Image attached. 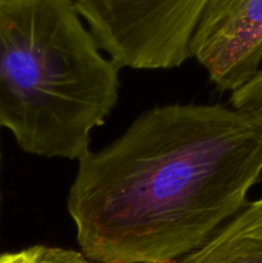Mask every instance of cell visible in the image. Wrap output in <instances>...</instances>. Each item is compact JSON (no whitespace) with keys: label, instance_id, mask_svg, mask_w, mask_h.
<instances>
[{"label":"cell","instance_id":"cell-1","mask_svg":"<svg viewBox=\"0 0 262 263\" xmlns=\"http://www.w3.org/2000/svg\"><path fill=\"white\" fill-rule=\"evenodd\" d=\"M261 175L262 131L248 118L163 105L80 159L68 212L89 261L175 263L246 207Z\"/></svg>","mask_w":262,"mask_h":263},{"label":"cell","instance_id":"cell-2","mask_svg":"<svg viewBox=\"0 0 262 263\" xmlns=\"http://www.w3.org/2000/svg\"><path fill=\"white\" fill-rule=\"evenodd\" d=\"M74 0H0V127L25 152L80 161L118 99Z\"/></svg>","mask_w":262,"mask_h":263},{"label":"cell","instance_id":"cell-3","mask_svg":"<svg viewBox=\"0 0 262 263\" xmlns=\"http://www.w3.org/2000/svg\"><path fill=\"white\" fill-rule=\"evenodd\" d=\"M208 0H74L118 67L169 69L190 58V41Z\"/></svg>","mask_w":262,"mask_h":263},{"label":"cell","instance_id":"cell-4","mask_svg":"<svg viewBox=\"0 0 262 263\" xmlns=\"http://www.w3.org/2000/svg\"><path fill=\"white\" fill-rule=\"evenodd\" d=\"M194 57L223 91H235L262 61V0H208L190 41Z\"/></svg>","mask_w":262,"mask_h":263},{"label":"cell","instance_id":"cell-5","mask_svg":"<svg viewBox=\"0 0 262 263\" xmlns=\"http://www.w3.org/2000/svg\"><path fill=\"white\" fill-rule=\"evenodd\" d=\"M175 263H262V198L247 204L204 246Z\"/></svg>","mask_w":262,"mask_h":263},{"label":"cell","instance_id":"cell-6","mask_svg":"<svg viewBox=\"0 0 262 263\" xmlns=\"http://www.w3.org/2000/svg\"><path fill=\"white\" fill-rule=\"evenodd\" d=\"M231 108L248 118L262 131V71L231 92Z\"/></svg>","mask_w":262,"mask_h":263},{"label":"cell","instance_id":"cell-7","mask_svg":"<svg viewBox=\"0 0 262 263\" xmlns=\"http://www.w3.org/2000/svg\"><path fill=\"white\" fill-rule=\"evenodd\" d=\"M40 263H94L82 253L54 247L36 246Z\"/></svg>","mask_w":262,"mask_h":263},{"label":"cell","instance_id":"cell-8","mask_svg":"<svg viewBox=\"0 0 262 263\" xmlns=\"http://www.w3.org/2000/svg\"><path fill=\"white\" fill-rule=\"evenodd\" d=\"M0 263H40L39 262L38 248L25 249L15 253H5L0 256Z\"/></svg>","mask_w":262,"mask_h":263}]
</instances>
